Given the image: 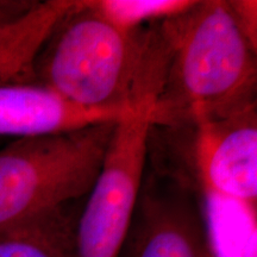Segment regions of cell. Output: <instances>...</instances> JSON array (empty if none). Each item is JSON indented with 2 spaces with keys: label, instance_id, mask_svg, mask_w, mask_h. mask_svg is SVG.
I'll return each mask as SVG.
<instances>
[{
  "label": "cell",
  "instance_id": "obj_4",
  "mask_svg": "<svg viewBox=\"0 0 257 257\" xmlns=\"http://www.w3.org/2000/svg\"><path fill=\"white\" fill-rule=\"evenodd\" d=\"M152 111L148 98L115 123L76 221L75 257H119L147 168Z\"/></svg>",
  "mask_w": 257,
  "mask_h": 257
},
{
  "label": "cell",
  "instance_id": "obj_12",
  "mask_svg": "<svg viewBox=\"0 0 257 257\" xmlns=\"http://www.w3.org/2000/svg\"><path fill=\"white\" fill-rule=\"evenodd\" d=\"M37 0H0V28L28 14Z\"/></svg>",
  "mask_w": 257,
  "mask_h": 257
},
{
  "label": "cell",
  "instance_id": "obj_6",
  "mask_svg": "<svg viewBox=\"0 0 257 257\" xmlns=\"http://www.w3.org/2000/svg\"><path fill=\"white\" fill-rule=\"evenodd\" d=\"M193 162L205 191L251 212L257 200L256 104L192 126Z\"/></svg>",
  "mask_w": 257,
  "mask_h": 257
},
{
  "label": "cell",
  "instance_id": "obj_9",
  "mask_svg": "<svg viewBox=\"0 0 257 257\" xmlns=\"http://www.w3.org/2000/svg\"><path fill=\"white\" fill-rule=\"evenodd\" d=\"M73 202L0 226V257H75Z\"/></svg>",
  "mask_w": 257,
  "mask_h": 257
},
{
  "label": "cell",
  "instance_id": "obj_5",
  "mask_svg": "<svg viewBox=\"0 0 257 257\" xmlns=\"http://www.w3.org/2000/svg\"><path fill=\"white\" fill-rule=\"evenodd\" d=\"M119 257H214L194 189L165 173H144Z\"/></svg>",
  "mask_w": 257,
  "mask_h": 257
},
{
  "label": "cell",
  "instance_id": "obj_7",
  "mask_svg": "<svg viewBox=\"0 0 257 257\" xmlns=\"http://www.w3.org/2000/svg\"><path fill=\"white\" fill-rule=\"evenodd\" d=\"M128 111L85 107L37 85L0 87V136H51L118 121Z\"/></svg>",
  "mask_w": 257,
  "mask_h": 257
},
{
  "label": "cell",
  "instance_id": "obj_11",
  "mask_svg": "<svg viewBox=\"0 0 257 257\" xmlns=\"http://www.w3.org/2000/svg\"><path fill=\"white\" fill-rule=\"evenodd\" d=\"M244 34L256 47V2H229Z\"/></svg>",
  "mask_w": 257,
  "mask_h": 257
},
{
  "label": "cell",
  "instance_id": "obj_8",
  "mask_svg": "<svg viewBox=\"0 0 257 257\" xmlns=\"http://www.w3.org/2000/svg\"><path fill=\"white\" fill-rule=\"evenodd\" d=\"M76 2H37L28 14L0 28V87L35 85V61L56 24Z\"/></svg>",
  "mask_w": 257,
  "mask_h": 257
},
{
  "label": "cell",
  "instance_id": "obj_2",
  "mask_svg": "<svg viewBox=\"0 0 257 257\" xmlns=\"http://www.w3.org/2000/svg\"><path fill=\"white\" fill-rule=\"evenodd\" d=\"M35 85L74 104L128 111L153 91L149 27L127 30L95 2H76L50 34L35 61Z\"/></svg>",
  "mask_w": 257,
  "mask_h": 257
},
{
  "label": "cell",
  "instance_id": "obj_10",
  "mask_svg": "<svg viewBox=\"0 0 257 257\" xmlns=\"http://www.w3.org/2000/svg\"><path fill=\"white\" fill-rule=\"evenodd\" d=\"M189 0H100L96 8L118 27L133 30L173 17L188 9Z\"/></svg>",
  "mask_w": 257,
  "mask_h": 257
},
{
  "label": "cell",
  "instance_id": "obj_3",
  "mask_svg": "<svg viewBox=\"0 0 257 257\" xmlns=\"http://www.w3.org/2000/svg\"><path fill=\"white\" fill-rule=\"evenodd\" d=\"M115 123L17 138L0 150V226L87 197Z\"/></svg>",
  "mask_w": 257,
  "mask_h": 257
},
{
  "label": "cell",
  "instance_id": "obj_1",
  "mask_svg": "<svg viewBox=\"0 0 257 257\" xmlns=\"http://www.w3.org/2000/svg\"><path fill=\"white\" fill-rule=\"evenodd\" d=\"M153 25L163 59L153 127L193 126L256 104V47L229 2H194Z\"/></svg>",
  "mask_w": 257,
  "mask_h": 257
}]
</instances>
